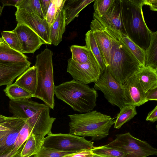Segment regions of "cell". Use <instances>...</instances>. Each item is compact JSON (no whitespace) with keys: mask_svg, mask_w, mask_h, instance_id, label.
Instances as JSON below:
<instances>
[{"mask_svg":"<svg viewBox=\"0 0 157 157\" xmlns=\"http://www.w3.org/2000/svg\"><path fill=\"white\" fill-rule=\"evenodd\" d=\"M31 63L24 64L0 63V86L12 83L14 80L30 67Z\"/></svg>","mask_w":157,"mask_h":157,"instance_id":"obj_17","label":"cell"},{"mask_svg":"<svg viewBox=\"0 0 157 157\" xmlns=\"http://www.w3.org/2000/svg\"><path fill=\"white\" fill-rule=\"evenodd\" d=\"M146 99L149 101L157 100V86L151 88L146 93Z\"/></svg>","mask_w":157,"mask_h":157,"instance_id":"obj_38","label":"cell"},{"mask_svg":"<svg viewBox=\"0 0 157 157\" xmlns=\"http://www.w3.org/2000/svg\"><path fill=\"white\" fill-rule=\"evenodd\" d=\"M94 0H66L63 8L65 15L66 25L75 17H78L80 11Z\"/></svg>","mask_w":157,"mask_h":157,"instance_id":"obj_22","label":"cell"},{"mask_svg":"<svg viewBox=\"0 0 157 157\" xmlns=\"http://www.w3.org/2000/svg\"><path fill=\"white\" fill-rule=\"evenodd\" d=\"M3 91L10 100L30 99L33 97L29 92L14 83L7 85Z\"/></svg>","mask_w":157,"mask_h":157,"instance_id":"obj_29","label":"cell"},{"mask_svg":"<svg viewBox=\"0 0 157 157\" xmlns=\"http://www.w3.org/2000/svg\"><path fill=\"white\" fill-rule=\"evenodd\" d=\"M43 146L59 151L75 152L91 150L94 146L83 137L68 134H53L44 137Z\"/></svg>","mask_w":157,"mask_h":157,"instance_id":"obj_8","label":"cell"},{"mask_svg":"<svg viewBox=\"0 0 157 157\" xmlns=\"http://www.w3.org/2000/svg\"><path fill=\"white\" fill-rule=\"evenodd\" d=\"M25 123L23 120L13 116L1 123L9 128L10 130L0 132V155L15 147L14 144L19 132Z\"/></svg>","mask_w":157,"mask_h":157,"instance_id":"obj_12","label":"cell"},{"mask_svg":"<svg viewBox=\"0 0 157 157\" xmlns=\"http://www.w3.org/2000/svg\"><path fill=\"white\" fill-rule=\"evenodd\" d=\"M67 71L73 79L87 84L94 82L101 74L98 64L94 56L89 62L80 64L73 61L71 58L67 60Z\"/></svg>","mask_w":157,"mask_h":157,"instance_id":"obj_11","label":"cell"},{"mask_svg":"<svg viewBox=\"0 0 157 157\" xmlns=\"http://www.w3.org/2000/svg\"><path fill=\"white\" fill-rule=\"evenodd\" d=\"M65 15L63 8L60 10L50 27V36L52 44L57 46L62 41L65 31Z\"/></svg>","mask_w":157,"mask_h":157,"instance_id":"obj_21","label":"cell"},{"mask_svg":"<svg viewBox=\"0 0 157 157\" xmlns=\"http://www.w3.org/2000/svg\"><path fill=\"white\" fill-rule=\"evenodd\" d=\"M32 133L31 130L25 122L19 132L14 144L15 147H19L23 145Z\"/></svg>","mask_w":157,"mask_h":157,"instance_id":"obj_36","label":"cell"},{"mask_svg":"<svg viewBox=\"0 0 157 157\" xmlns=\"http://www.w3.org/2000/svg\"><path fill=\"white\" fill-rule=\"evenodd\" d=\"M157 120V105L148 114L146 121L154 122Z\"/></svg>","mask_w":157,"mask_h":157,"instance_id":"obj_40","label":"cell"},{"mask_svg":"<svg viewBox=\"0 0 157 157\" xmlns=\"http://www.w3.org/2000/svg\"><path fill=\"white\" fill-rule=\"evenodd\" d=\"M53 55L51 50L46 48L36 56L34 65L37 72V85L34 96L52 109L55 105Z\"/></svg>","mask_w":157,"mask_h":157,"instance_id":"obj_6","label":"cell"},{"mask_svg":"<svg viewBox=\"0 0 157 157\" xmlns=\"http://www.w3.org/2000/svg\"><path fill=\"white\" fill-rule=\"evenodd\" d=\"M144 0H122V18L127 35L134 43L145 50L150 43L151 31L143 15Z\"/></svg>","mask_w":157,"mask_h":157,"instance_id":"obj_5","label":"cell"},{"mask_svg":"<svg viewBox=\"0 0 157 157\" xmlns=\"http://www.w3.org/2000/svg\"><path fill=\"white\" fill-rule=\"evenodd\" d=\"M65 0H51L47 13L45 17L50 27L59 11L63 8Z\"/></svg>","mask_w":157,"mask_h":157,"instance_id":"obj_31","label":"cell"},{"mask_svg":"<svg viewBox=\"0 0 157 157\" xmlns=\"http://www.w3.org/2000/svg\"><path fill=\"white\" fill-rule=\"evenodd\" d=\"M20 0H0V2L4 7L6 6H15Z\"/></svg>","mask_w":157,"mask_h":157,"instance_id":"obj_43","label":"cell"},{"mask_svg":"<svg viewBox=\"0 0 157 157\" xmlns=\"http://www.w3.org/2000/svg\"><path fill=\"white\" fill-rule=\"evenodd\" d=\"M85 46L92 53L100 68L101 74L107 68L102 52L92 32L89 30L85 35Z\"/></svg>","mask_w":157,"mask_h":157,"instance_id":"obj_23","label":"cell"},{"mask_svg":"<svg viewBox=\"0 0 157 157\" xmlns=\"http://www.w3.org/2000/svg\"><path fill=\"white\" fill-rule=\"evenodd\" d=\"M117 33L120 39L127 47L141 67L145 66L146 59L145 50L133 41L127 35Z\"/></svg>","mask_w":157,"mask_h":157,"instance_id":"obj_24","label":"cell"},{"mask_svg":"<svg viewBox=\"0 0 157 157\" xmlns=\"http://www.w3.org/2000/svg\"><path fill=\"white\" fill-rule=\"evenodd\" d=\"M20 154L15 157H20Z\"/></svg>","mask_w":157,"mask_h":157,"instance_id":"obj_49","label":"cell"},{"mask_svg":"<svg viewBox=\"0 0 157 157\" xmlns=\"http://www.w3.org/2000/svg\"><path fill=\"white\" fill-rule=\"evenodd\" d=\"M116 138L106 145L124 153V157H147L157 155V150L133 136L129 132L116 134Z\"/></svg>","mask_w":157,"mask_h":157,"instance_id":"obj_7","label":"cell"},{"mask_svg":"<svg viewBox=\"0 0 157 157\" xmlns=\"http://www.w3.org/2000/svg\"><path fill=\"white\" fill-rule=\"evenodd\" d=\"M103 26L112 42L110 60L107 69L122 86L127 79L133 76L141 67L120 39L117 32Z\"/></svg>","mask_w":157,"mask_h":157,"instance_id":"obj_2","label":"cell"},{"mask_svg":"<svg viewBox=\"0 0 157 157\" xmlns=\"http://www.w3.org/2000/svg\"><path fill=\"white\" fill-rule=\"evenodd\" d=\"M68 116L70 120L69 133L81 137H90L92 140L106 138L115 122L110 116L96 110Z\"/></svg>","mask_w":157,"mask_h":157,"instance_id":"obj_3","label":"cell"},{"mask_svg":"<svg viewBox=\"0 0 157 157\" xmlns=\"http://www.w3.org/2000/svg\"><path fill=\"white\" fill-rule=\"evenodd\" d=\"M143 4L149 6L151 10L157 11V0H144Z\"/></svg>","mask_w":157,"mask_h":157,"instance_id":"obj_42","label":"cell"},{"mask_svg":"<svg viewBox=\"0 0 157 157\" xmlns=\"http://www.w3.org/2000/svg\"><path fill=\"white\" fill-rule=\"evenodd\" d=\"M143 91L157 86V70L149 66L141 67L134 75Z\"/></svg>","mask_w":157,"mask_h":157,"instance_id":"obj_18","label":"cell"},{"mask_svg":"<svg viewBox=\"0 0 157 157\" xmlns=\"http://www.w3.org/2000/svg\"><path fill=\"white\" fill-rule=\"evenodd\" d=\"M149 45L145 50V66L157 70V31L150 33Z\"/></svg>","mask_w":157,"mask_h":157,"instance_id":"obj_26","label":"cell"},{"mask_svg":"<svg viewBox=\"0 0 157 157\" xmlns=\"http://www.w3.org/2000/svg\"><path fill=\"white\" fill-rule=\"evenodd\" d=\"M70 49L72 54L71 59L75 62L80 64L88 63L94 56L85 46L73 45L70 47Z\"/></svg>","mask_w":157,"mask_h":157,"instance_id":"obj_27","label":"cell"},{"mask_svg":"<svg viewBox=\"0 0 157 157\" xmlns=\"http://www.w3.org/2000/svg\"><path fill=\"white\" fill-rule=\"evenodd\" d=\"M93 18L91 22L90 30L100 49L107 67L110 58L111 41L103 25L98 20Z\"/></svg>","mask_w":157,"mask_h":157,"instance_id":"obj_16","label":"cell"},{"mask_svg":"<svg viewBox=\"0 0 157 157\" xmlns=\"http://www.w3.org/2000/svg\"><path fill=\"white\" fill-rule=\"evenodd\" d=\"M13 31L21 43L23 54L34 53L42 44H45L36 33L25 25L17 23Z\"/></svg>","mask_w":157,"mask_h":157,"instance_id":"obj_14","label":"cell"},{"mask_svg":"<svg viewBox=\"0 0 157 157\" xmlns=\"http://www.w3.org/2000/svg\"><path fill=\"white\" fill-rule=\"evenodd\" d=\"M94 83L95 90L101 91L112 105L120 109L125 105L122 86L112 77L107 68Z\"/></svg>","mask_w":157,"mask_h":157,"instance_id":"obj_10","label":"cell"},{"mask_svg":"<svg viewBox=\"0 0 157 157\" xmlns=\"http://www.w3.org/2000/svg\"><path fill=\"white\" fill-rule=\"evenodd\" d=\"M137 114L136 107L133 105H125L120 109V111L115 120L114 128H120L125 123L128 122Z\"/></svg>","mask_w":157,"mask_h":157,"instance_id":"obj_28","label":"cell"},{"mask_svg":"<svg viewBox=\"0 0 157 157\" xmlns=\"http://www.w3.org/2000/svg\"><path fill=\"white\" fill-rule=\"evenodd\" d=\"M17 9L29 8L45 18L41 9L39 0H20L15 6Z\"/></svg>","mask_w":157,"mask_h":157,"instance_id":"obj_34","label":"cell"},{"mask_svg":"<svg viewBox=\"0 0 157 157\" xmlns=\"http://www.w3.org/2000/svg\"><path fill=\"white\" fill-rule=\"evenodd\" d=\"M122 86L125 105L139 106L148 102L146 99V93L143 91L134 75L127 79Z\"/></svg>","mask_w":157,"mask_h":157,"instance_id":"obj_15","label":"cell"},{"mask_svg":"<svg viewBox=\"0 0 157 157\" xmlns=\"http://www.w3.org/2000/svg\"><path fill=\"white\" fill-rule=\"evenodd\" d=\"M114 0H96L94 4L93 17H100L107 11Z\"/></svg>","mask_w":157,"mask_h":157,"instance_id":"obj_33","label":"cell"},{"mask_svg":"<svg viewBox=\"0 0 157 157\" xmlns=\"http://www.w3.org/2000/svg\"><path fill=\"white\" fill-rule=\"evenodd\" d=\"M24 144L19 147H15L9 152L0 155V157H14L20 154Z\"/></svg>","mask_w":157,"mask_h":157,"instance_id":"obj_39","label":"cell"},{"mask_svg":"<svg viewBox=\"0 0 157 157\" xmlns=\"http://www.w3.org/2000/svg\"><path fill=\"white\" fill-rule=\"evenodd\" d=\"M9 118V117L5 116L0 114V123L6 121Z\"/></svg>","mask_w":157,"mask_h":157,"instance_id":"obj_45","label":"cell"},{"mask_svg":"<svg viewBox=\"0 0 157 157\" xmlns=\"http://www.w3.org/2000/svg\"><path fill=\"white\" fill-rule=\"evenodd\" d=\"M90 157H105L95 154H93Z\"/></svg>","mask_w":157,"mask_h":157,"instance_id":"obj_47","label":"cell"},{"mask_svg":"<svg viewBox=\"0 0 157 157\" xmlns=\"http://www.w3.org/2000/svg\"><path fill=\"white\" fill-rule=\"evenodd\" d=\"M1 34L2 37L10 48L22 53V48L21 43L17 35L13 30L3 31Z\"/></svg>","mask_w":157,"mask_h":157,"instance_id":"obj_30","label":"cell"},{"mask_svg":"<svg viewBox=\"0 0 157 157\" xmlns=\"http://www.w3.org/2000/svg\"><path fill=\"white\" fill-rule=\"evenodd\" d=\"M122 0H114L107 12L102 17H93L104 26L127 35L122 18Z\"/></svg>","mask_w":157,"mask_h":157,"instance_id":"obj_13","label":"cell"},{"mask_svg":"<svg viewBox=\"0 0 157 157\" xmlns=\"http://www.w3.org/2000/svg\"><path fill=\"white\" fill-rule=\"evenodd\" d=\"M42 11L44 16L46 15L51 0H39Z\"/></svg>","mask_w":157,"mask_h":157,"instance_id":"obj_41","label":"cell"},{"mask_svg":"<svg viewBox=\"0 0 157 157\" xmlns=\"http://www.w3.org/2000/svg\"><path fill=\"white\" fill-rule=\"evenodd\" d=\"M29 63L26 55L11 48L6 42L0 46V63L18 64Z\"/></svg>","mask_w":157,"mask_h":157,"instance_id":"obj_19","label":"cell"},{"mask_svg":"<svg viewBox=\"0 0 157 157\" xmlns=\"http://www.w3.org/2000/svg\"><path fill=\"white\" fill-rule=\"evenodd\" d=\"M74 152L64 151L42 146L34 157H61Z\"/></svg>","mask_w":157,"mask_h":157,"instance_id":"obj_35","label":"cell"},{"mask_svg":"<svg viewBox=\"0 0 157 157\" xmlns=\"http://www.w3.org/2000/svg\"><path fill=\"white\" fill-rule=\"evenodd\" d=\"M4 6H1L0 5V17L1 15V14L2 13Z\"/></svg>","mask_w":157,"mask_h":157,"instance_id":"obj_48","label":"cell"},{"mask_svg":"<svg viewBox=\"0 0 157 157\" xmlns=\"http://www.w3.org/2000/svg\"><path fill=\"white\" fill-rule=\"evenodd\" d=\"M37 80L36 67L34 65L19 76L14 83L29 92L34 97L36 89Z\"/></svg>","mask_w":157,"mask_h":157,"instance_id":"obj_20","label":"cell"},{"mask_svg":"<svg viewBox=\"0 0 157 157\" xmlns=\"http://www.w3.org/2000/svg\"><path fill=\"white\" fill-rule=\"evenodd\" d=\"M5 43L4 39L2 37H0V46L3 44Z\"/></svg>","mask_w":157,"mask_h":157,"instance_id":"obj_46","label":"cell"},{"mask_svg":"<svg viewBox=\"0 0 157 157\" xmlns=\"http://www.w3.org/2000/svg\"><path fill=\"white\" fill-rule=\"evenodd\" d=\"M56 98L80 113L93 110L98 96L97 90L87 84L74 79L55 86Z\"/></svg>","mask_w":157,"mask_h":157,"instance_id":"obj_4","label":"cell"},{"mask_svg":"<svg viewBox=\"0 0 157 157\" xmlns=\"http://www.w3.org/2000/svg\"><path fill=\"white\" fill-rule=\"evenodd\" d=\"M9 106L10 112L13 116L24 121L32 133L44 138L52 133L56 118L50 116V108L47 105L26 99L10 100Z\"/></svg>","mask_w":157,"mask_h":157,"instance_id":"obj_1","label":"cell"},{"mask_svg":"<svg viewBox=\"0 0 157 157\" xmlns=\"http://www.w3.org/2000/svg\"><path fill=\"white\" fill-rule=\"evenodd\" d=\"M91 150H83L65 155L61 157H90L93 154Z\"/></svg>","mask_w":157,"mask_h":157,"instance_id":"obj_37","label":"cell"},{"mask_svg":"<svg viewBox=\"0 0 157 157\" xmlns=\"http://www.w3.org/2000/svg\"><path fill=\"white\" fill-rule=\"evenodd\" d=\"M15 16L18 23L31 29L39 36L45 44H52L50 28L45 18L29 8L17 9Z\"/></svg>","mask_w":157,"mask_h":157,"instance_id":"obj_9","label":"cell"},{"mask_svg":"<svg viewBox=\"0 0 157 157\" xmlns=\"http://www.w3.org/2000/svg\"><path fill=\"white\" fill-rule=\"evenodd\" d=\"M9 130L10 128L0 123V132L7 131Z\"/></svg>","mask_w":157,"mask_h":157,"instance_id":"obj_44","label":"cell"},{"mask_svg":"<svg viewBox=\"0 0 157 157\" xmlns=\"http://www.w3.org/2000/svg\"><path fill=\"white\" fill-rule=\"evenodd\" d=\"M44 138L31 133L23 146L20 157H30L36 154L43 146Z\"/></svg>","mask_w":157,"mask_h":157,"instance_id":"obj_25","label":"cell"},{"mask_svg":"<svg viewBox=\"0 0 157 157\" xmlns=\"http://www.w3.org/2000/svg\"><path fill=\"white\" fill-rule=\"evenodd\" d=\"M91 151L93 154L105 157H124V153L106 145L94 147Z\"/></svg>","mask_w":157,"mask_h":157,"instance_id":"obj_32","label":"cell"}]
</instances>
